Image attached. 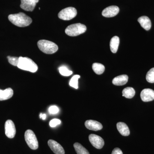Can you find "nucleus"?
<instances>
[{
  "label": "nucleus",
  "instance_id": "obj_19",
  "mask_svg": "<svg viewBox=\"0 0 154 154\" xmlns=\"http://www.w3.org/2000/svg\"><path fill=\"white\" fill-rule=\"evenodd\" d=\"M122 93V96L127 99H131L134 96L135 91L134 88L131 87H128L123 89Z\"/></svg>",
  "mask_w": 154,
  "mask_h": 154
},
{
  "label": "nucleus",
  "instance_id": "obj_18",
  "mask_svg": "<svg viewBox=\"0 0 154 154\" xmlns=\"http://www.w3.org/2000/svg\"><path fill=\"white\" fill-rule=\"evenodd\" d=\"M119 44V38L118 36H114L111 38L110 41V49L111 52L116 53L118 50Z\"/></svg>",
  "mask_w": 154,
  "mask_h": 154
},
{
  "label": "nucleus",
  "instance_id": "obj_20",
  "mask_svg": "<svg viewBox=\"0 0 154 154\" xmlns=\"http://www.w3.org/2000/svg\"><path fill=\"white\" fill-rule=\"evenodd\" d=\"M92 68L95 73L97 75L102 74L105 70V67L103 65L97 63L93 64Z\"/></svg>",
  "mask_w": 154,
  "mask_h": 154
},
{
  "label": "nucleus",
  "instance_id": "obj_11",
  "mask_svg": "<svg viewBox=\"0 0 154 154\" xmlns=\"http://www.w3.org/2000/svg\"><path fill=\"white\" fill-rule=\"evenodd\" d=\"M48 143L49 147L55 154H65L63 148L57 142L53 140H49Z\"/></svg>",
  "mask_w": 154,
  "mask_h": 154
},
{
  "label": "nucleus",
  "instance_id": "obj_12",
  "mask_svg": "<svg viewBox=\"0 0 154 154\" xmlns=\"http://www.w3.org/2000/svg\"><path fill=\"white\" fill-rule=\"evenodd\" d=\"M140 97L144 102L153 101L154 99V91L151 89H143L141 92Z\"/></svg>",
  "mask_w": 154,
  "mask_h": 154
},
{
  "label": "nucleus",
  "instance_id": "obj_9",
  "mask_svg": "<svg viewBox=\"0 0 154 154\" xmlns=\"http://www.w3.org/2000/svg\"><path fill=\"white\" fill-rule=\"evenodd\" d=\"M39 0H21L20 7L25 11H33Z\"/></svg>",
  "mask_w": 154,
  "mask_h": 154
},
{
  "label": "nucleus",
  "instance_id": "obj_7",
  "mask_svg": "<svg viewBox=\"0 0 154 154\" xmlns=\"http://www.w3.org/2000/svg\"><path fill=\"white\" fill-rule=\"evenodd\" d=\"M89 139L92 145L97 149H102L105 144L104 140L97 135L90 134Z\"/></svg>",
  "mask_w": 154,
  "mask_h": 154
},
{
  "label": "nucleus",
  "instance_id": "obj_21",
  "mask_svg": "<svg viewBox=\"0 0 154 154\" xmlns=\"http://www.w3.org/2000/svg\"><path fill=\"white\" fill-rule=\"evenodd\" d=\"M74 147L77 154H90L88 150L79 143H74Z\"/></svg>",
  "mask_w": 154,
  "mask_h": 154
},
{
  "label": "nucleus",
  "instance_id": "obj_1",
  "mask_svg": "<svg viewBox=\"0 0 154 154\" xmlns=\"http://www.w3.org/2000/svg\"><path fill=\"white\" fill-rule=\"evenodd\" d=\"M8 19L11 23L19 27H27L32 22L31 18L23 13L11 14L8 16Z\"/></svg>",
  "mask_w": 154,
  "mask_h": 154
},
{
  "label": "nucleus",
  "instance_id": "obj_26",
  "mask_svg": "<svg viewBox=\"0 0 154 154\" xmlns=\"http://www.w3.org/2000/svg\"><path fill=\"white\" fill-rule=\"evenodd\" d=\"M59 111V109L58 107L55 105L51 106L48 108V112L51 114H57L58 113Z\"/></svg>",
  "mask_w": 154,
  "mask_h": 154
},
{
  "label": "nucleus",
  "instance_id": "obj_3",
  "mask_svg": "<svg viewBox=\"0 0 154 154\" xmlns=\"http://www.w3.org/2000/svg\"><path fill=\"white\" fill-rule=\"evenodd\" d=\"M38 48L46 54H52L57 51L58 47L55 43L47 40H39L37 42Z\"/></svg>",
  "mask_w": 154,
  "mask_h": 154
},
{
  "label": "nucleus",
  "instance_id": "obj_25",
  "mask_svg": "<svg viewBox=\"0 0 154 154\" xmlns=\"http://www.w3.org/2000/svg\"><path fill=\"white\" fill-rule=\"evenodd\" d=\"M9 63H11L12 65L14 66H17L18 65L19 62V57H16L8 56L7 57Z\"/></svg>",
  "mask_w": 154,
  "mask_h": 154
},
{
  "label": "nucleus",
  "instance_id": "obj_5",
  "mask_svg": "<svg viewBox=\"0 0 154 154\" xmlns=\"http://www.w3.org/2000/svg\"><path fill=\"white\" fill-rule=\"evenodd\" d=\"M25 138L26 143L30 149L36 150L38 149V142L36 138V135L31 130H27L25 131Z\"/></svg>",
  "mask_w": 154,
  "mask_h": 154
},
{
  "label": "nucleus",
  "instance_id": "obj_13",
  "mask_svg": "<svg viewBox=\"0 0 154 154\" xmlns=\"http://www.w3.org/2000/svg\"><path fill=\"white\" fill-rule=\"evenodd\" d=\"M85 125L88 129L94 131L100 130L103 128L101 123L94 120H87L85 122Z\"/></svg>",
  "mask_w": 154,
  "mask_h": 154
},
{
  "label": "nucleus",
  "instance_id": "obj_8",
  "mask_svg": "<svg viewBox=\"0 0 154 154\" xmlns=\"http://www.w3.org/2000/svg\"><path fill=\"white\" fill-rule=\"evenodd\" d=\"M5 131L7 137L9 138H13L16 134V129L14 122L9 119L6 122L5 124Z\"/></svg>",
  "mask_w": 154,
  "mask_h": 154
},
{
  "label": "nucleus",
  "instance_id": "obj_27",
  "mask_svg": "<svg viewBox=\"0 0 154 154\" xmlns=\"http://www.w3.org/2000/svg\"><path fill=\"white\" fill-rule=\"evenodd\" d=\"M60 120V119H54L51 120L49 122L50 126L51 127H55L57 126L58 125H60L61 123Z\"/></svg>",
  "mask_w": 154,
  "mask_h": 154
},
{
  "label": "nucleus",
  "instance_id": "obj_14",
  "mask_svg": "<svg viewBox=\"0 0 154 154\" xmlns=\"http://www.w3.org/2000/svg\"><path fill=\"white\" fill-rule=\"evenodd\" d=\"M138 22H139L142 27L146 30H149L151 28V22L148 17L143 16L140 17L138 19Z\"/></svg>",
  "mask_w": 154,
  "mask_h": 154
},
{
  "label": "nucleus",
  "instance_id": "obj_10",
  "mask_svg": "<svg viewBox=\"0 0 154 154\" xmlns=\"http://www.w3.org/2000/svg\"><path fill=\"white\" fill-rule=\"evenodd\" d=\"M119 11V8L117 6H110L103 10L102 12V15L103 17L110 18L117 15Z\"/></svg>",
  "mask_w": 154,
  "mask_h": 154
},
{
  "label": "nucleus",
  "instance_id": "obj_2",
  "mask_svg": "<svg viewBox=\"0 0 154 154\" xmlns=\"http://www.w3.org/2000/svg\"><path fill=\"white\" fill-rule=\"evenodd\" d=\"M17 67L24 70L31 72H35L38 70L37 64L32 60L27 57H19V62Z\"/></svg>",
  "mask_w": 154,
  "mask_h": 154
},
{
  "label": "nucleus",
  "instance_id": "obj_4",
  "mask_svg": "<svg viewBox=\"0 0 154 154\" xmlns=\"http://www.w3.org/2000/svg\"><path fill=\"white\" fill-rule=\"evenodd\" d=\"M87 27L81 23H76L69 25L65 30V33L68 36H77L86 32Z\"/></svg>",
  "mask_w": 154,
  "mask_h": 154
},
{
  "label": "nucleus",
  "instance_id": "obj_22",
  "mask_svg": "<svg viewBox=\"0 0 154 154\" xmlns=\"http://www.w3.org/2000/svg\"><path fill=\"white\" fill-rule=\"evenodd\" d=\"M80 78V76L79 75H76L73 76L72 77L69 83V85L71 87L75 88V89H78V88H79V86H78V80H79Z\"/></svg>",
  "mask_w": 154,
  "mask_h": 154
},
{
  "label": "nucleus",
  "instance_id": "obj_24",
  "mask_svg": "<svg viewBox=\"0 0 154 154\" xmlns=\"http://www.w3.org/2000/svg\"><path fill=\"white\" fill-rule=\"evenodd\" d=\"M146 79L149 83H154V67L150 69L146 75Z\"/></svg>",
  "mask_w": 154,
  "mask_h": 154
},
{
  "label": "nucleus",
  "instance_id": "obj_16",
  "mask_svg": "<svg viewBox=\"0 0 154 154\" xmlns=\"http://www.w3.org/2000/svg\"><path fill=\"white\" fill-rule=\"evenodd\" d=\"M117 129L120 134L123 136H128L130 134V131L128 126L124 122H118L116 125Z\"/></svg>",
  "mask_w": 154,
  "mask_h": 154
},
{
  "label": "nucleus",
  "instance_id": "obj_15",
  "mask_svg": "<svg viewBox=\"0 0 154 154\" xmlns=\"http://www.w3.org/2000/svg\"><path fill=\"white\" fill-rule=\"evenodd\" d=\"M128 77L126 75H120L113 79L112 83L116 86L124 85L127 83Z\"/></svg>",
  "mask_w": 154,
  "mask_h": 154
},
{
  "label": "nucleus",
  "instance_id": "obj_17",
  "mask_svg": "<svg viewBox=\"0 0 154 154\" xmlns=\"http://www.w3.org/2000/svg\"><path fill=\"white\" fill-rule=\"evenodd\" d=\"M14 95V91L11 88H7L4 91L0 89V101L10 99Z\"/></svg>",
  "mask_w": 154,
  "mask_h": 154
},
{
  "label": "nucleus",
  "instance_id": "obj_6",
  "mask_svg": "<svg viewBox=\"0 0 154 154\" xmlns=\"http://www.w3.org/2000/svg\"><path fill=\"white\" fill-rule=\"evenodd\" d=\"M76 9L73 7H69L62 10L58 15L59 18L63 20H70L76 16Z\"/></svg>",
  "mask_w": 154,
  "mask_h": 154
},
{
  "label": "nucleus",
  "instance_id": "obj_29",
  "mask_svg": "<svg viewBox=\"0 0 154 154\" xmlns=\"http://www.w3.org/2000/svg\"><path fill=\"white\" fill-rule=\"evenodd\" d=\"M46 115L45 114H42V113H41L40 114V118H41L42 119H43V120H45L46 119Z\"/></svg>",
  "mask_w": 154,
  "mask_h": 154
},
{
  "label": "nucleus",
  "instance_id": "obj_28",
  "mask_svg": "<svg viewBox=\"0 0 154 154\" xmlns=\"http://www.w3.org/2000/svg\"><path fill=\"white\" fill-rule=\"evenodd\" d=\"M111 154H123V153L120 149L118 148H116L113 150Z\"/></svg>",
  "mask_w": 154,
  "mask_h": 154
},
{
  "label": "nucleus",
  "instance_id": "obj_23",
  "mask_svg": "<svg viewBox=\"0 0 154 154\" xmlns=\"http://www.w3.org/2000/svg\"><path fill=\"white\" fill-rule=\"evenodd\" d=\"M59 71L61 75L65 76H69L72 74V72L69 70L66 66H64L60 67Z\"/></svg>",
  "mask_w": 154,
  "mask_h": 154
}]
</instances>
